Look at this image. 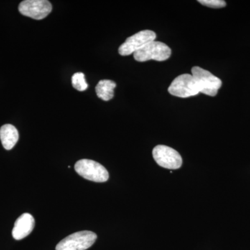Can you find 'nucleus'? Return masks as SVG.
<instances>
[{"label": "nucleus", "mask_w": 250, "mask_h": 250, "mask_svg": "<svg viewBox=\"0 0 250 250\" xmlns=\"http://www.w3.org/2000/svg\"><path fill=\"white\" fill-rule=\"evenodd\" d=\"M97 237L96 233L93 231H78L69 235L59 242L56 250H85L93 246Z\"/></svg>", "instance_id": "nucleus-1"}, {"label": "nucleus", "mask_w": 250, "mask_h": 250, "mask_svg": "<svg viewBox=\"0 0 250 250\" xmlns=\"http://www.w3.org/2000/svg\"><path fill=\"white\" fill-rule=\"evenodd\" d=\"M75 171L83 178L95 182H105L109 178V174L104 167L96 161L81 159L75 166Z\"/></svg>", "instance_id": "nucleus-2"}, {"label": "nucleus", "mask_w": 250, "mask_h": 250, "mask_svg": "<svg viewBox=\"0 0 250 250\" xmlns=\"http://www.w3.org/2000/svg\"><path fill=\"white\" fill-rule=\"evenodd\" d=\"M192 76L196 82L200 93L214 97L222 86V81L210 72L198 66L192 68Z\"/></svg>", "instance_id": "nucleus-3"}, {"label": "nucleus", "mask_w": 250, "mask_h": 250, "mask_svg": "<svg viewBox=\"0 0 250 250\" xmlns=\"http://www.w3.org/2000/svg\"><path fill=\"white\" fill-rule=\"evenodd\" d=\"M171 53L172 51L168 46L160 41H154L135 52L134 57L135 60L139 62L149 60L163 62L170 58Z\"/></svg>", "instance_id": "nucleus-4"}, {"label": "nucleus", "mask_w": 250, "mask_h": 250, "mask_svg": "<svg viewBox=\"0 0 250 250\" xmlns=\"http://www.w3.org/2000/svg\"><path fill=\"white\" fill-rule=\"evenodd\" d=\"M152 155L158 165L170 170L179 169L183 162L179 153L168 146H156L153 149Z\"/></svg>", "instance_id": "nucleus-5"}, {"label": "nucleus", "mask_w": 250, "mask_h": 250, "mask_svg": "<svg viewBox=\"0 0 250 250\" xmlns=\"http://www.w3.org/2000/svg\"><path fill=\"white\" fill-rule=\"evenodd\" d=\"M156 35L154 31L143 30L127 38L124 43L118 49V52L122 56H128L134 54L142 49L147 44L155 41Z\"/></svg>", "instance_id": "nucleus-6"}, {"label": "nucleus", "mask_w": 250, "mask_h": 250, "mask_svg": "<svg viewBox=\"0 0 250 250\" xmlns=\"http://www.w3.org/2000/svg\"><path fill=\"white\" fill-rule=\"evenodd\" d=\"M171 95L178 98H187L200 93L193 77L189 74L179 75L172 81L168 88Z\"/></svg>", "instance_id": "nucleus-7"}, {"label": "nucleus", "mask_w": 250, "mask_h": 250, "mask_svg": "<svg viewBox=\"0 0 250 250\" xmlns=\"http://www.w3.org/2000/svg\"><path fill=\"white\" fill-rule=\"evenodd\" d=\"M18 9L23 16L42 20L50 14L52 6L47 0H25L20 4Z\"/></svg>", "instance_id": "nucleus-8"}, {"label": "nucleus", "mask_w": 250, "mask_h": 250, "mask_svg": "<svg viewBox=\"0 0 250 250\" xmlns=\"http://www.w3.org/2000/svg\"><path fill=\"white\" fill-rule=\"evenodd\" d=\"M35 226L34 217L29 213H23L16 220L13 229V237L16 240H22L31 233Z\"/></svg>", "instance_id": "nucleus-9"}, {"label": "nucleus", "mask_w": 250, "mask_h": 250, "mask_svg": "<svg viewBox=\"0 0 250 250\" xmlns=\"http://www.w3.org/2000/svg\"><path fill=\"white\" fill-rule=\"evenodd\" d=\"M0 139L3 147L6 150H10L16 146L19 139L17 129L12 125H3L0 129Z\"/></svg>", "instance_id": "nucleus-10"}, {"label": "nucleus", "mask_w": 250, "mask_h": 250, "mask_svg": "<svg viewBox=\"0 0 250 250\" xmlns=\"http://www.w3.org/2000/svg\"><path fill=\"white\" fill-rule=\"evenodd\" d=\"M116 87V83L113 81L101 80L95 87V91L98 98L104 101H109L114 96V88Z\"/></svg>", "instance_id": "nucleus-11"}, {"label": "nucleus", "mask_w": 250, "mask_h": 250, "mask_svg": "<svg viewBox=\"0 0 250 250\" xmlns=\"http://www.w3.org/2000/svg\"><path fill=\"white\" fill-rule=\"evenodd\" d=\"M72 86L79 91H84L88 88V85L85 80L84 74L77 72L72 77Z\"/></svg>", "instance_id": "nucleus-12"}, {"label": "nucleus", "mask_w": 250, "mask_h": 250, "mask_svg": "<svg viewBox=\"0 0 250 250\" xmlns=\"http://www.w3.org/2000/svg\"><path fill=\"white\" fill-rule=\"evenodd\" d=\"M198 2L208 7L214 8V9L223 8L226 6V1L223 0H199Z\"/></svg>", "instance_id": "nucleus-13"}]
</instances>
